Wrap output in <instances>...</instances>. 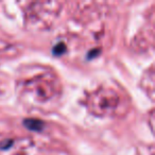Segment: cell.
Segmentation results:
<instances>
[{
  "label": "cell",
  "mask_w": 155,
  "mask_h": 155,
  "mask_svg": "<svg viewBox=\"0 0 155 155\" xmlns=\"http://www.w3.org/2000/svg\"><path fill=\"white\" fill-rule=\"evenodd\" d=\"M24 124L28 130L35 131V132H39L44 129L43 121L38 120V119H26L24 121Z\"/></svg>",
  "instance_id": "6da1fadb"
},
{
  "label": "cell",
  "mask_w": 155,
  "mask_h": 155,
  "mask_svg": "<svg viewBox=\"0 0 155 155\" xmlns=\"http://www.w3.org/2000/svg\"><path fill=\"white\" fill-rule=\"evenodd\" d=\"M65 50H66V46H65L64 44L61 43V44H58V45H56L55 47H54L53 52H54V54H56V55H60V54L64 53Z\"/></svg>",
  "instance_id": "7a4b0ae2"
}]
</instances>
